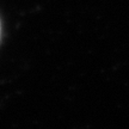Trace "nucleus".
Wrapping results in <instances>:
<instances>
[{
	"mask_svg": "<svg viewBox=\"0 0 129 129\" xmlns=\"http://www.w3.org/2000/svg\"><path fill=\"white\" fill-rule=\"evenodd\" d=\"M0 31H1V26H0Z\"/></svg>",
	"mask_w": 129,
	"mask_h": 129,
	"instance_id": "f257e3e1",
	"label": "nucleus"
}]
</instances>
